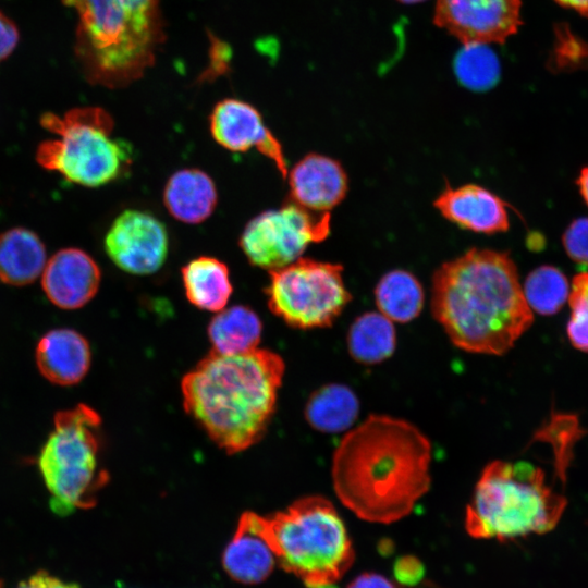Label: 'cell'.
Returning a JSON list of instances; mask_svg holds the SVG:
<instances>
[{
  "mask_svg": "<svg viewBox=\"0 0 588 588\" xmlns=\"http://www.w3.org/2000/svg\"><path fill=\"white\" fill-rule=\"evenodd\" d=\"M78 17L75 54L87 81L109 88L140 78L163 40L159 0H62Z\"/></svg>",
  "mask_w": 588,
  "mask_h": 588,
  "instance_id": "4",
  "label": "cell"
},
{
  "mask_svg": "<svg viewBox=\"0 0 588 588\" xmlns=\"http://www.w3.org/2000/svg\"><path fill=\"white\" fill-rule=\"evenodd\" d=\"M261 332L260 318L244 305L223 308L208 326L211 351L220 354H238L257 348Z\"/></svg>",
  "mask_w": 588,
  "mask_h": 588,
  "instance_id": "23",
  "label": "cell"
},
{
  "mask_svg": "<svg viewBox=\"0 0 588 588\" xmlns=\"http://www.w3.org/2000/svg\"><path fill=\"white\" fill-rule=\"evenodd\" d=\"M47 260L45 244L34 231L15 226L0 234V282L30 284L42 273Z\"/></svg>",
  "mask_w": 588,
  "mask_h": 588,
  "instance_id": "20",
  "label": "cell"
},
{
  "mask_svg": "<svg viewBox=\"0 0 588 588\" xmlns=\"http://www.w3.org/2000/svg\"><path fill=\"white\" fill-rule=\"evenodd\" d=\"M359 414V401L345 384L330 383L316 390L305 406V418L316 430L336 433L350 429Z\"/></svg>",
  "mask_w": 588,
  "mask_h": 588,
  "instance_id": "22",
  "label": "cell"
},
{
  "mask_svg": "<svg viewBox=\"0 0 588 588\" xmlns=\"http://www.w3.org/2000/svg\"><path fill=\"white\" fill-rule=\"evenodd\" d=\"M567 255L577 264L588 266V218L574 220L563 235Z\"/></svg>",
  "mask_w": 588,
  "mask_h": 588,
  "instance_id": "30",
  "label": "cell"
},
{
  "mask_svg": "<svg viewBox=\"0 0 588 588\" xmlns=\"http://www.w3.org/2000/svg\"><path fill=\"white\" fill-rule=\"evenodd\" d=\"M431 453L429 439L412 422L369 415L350 429L333 453L334 492L363 520L397 522L430 489Z\"/></svg>",
  "mask_w": 588,
  "mask_h": 588,
  "instance_id": "1",
  "label": "cell"
},
{
  "mask_svg": "<svg viewBox=\"0 0 588 588\" xmlns=\"http://www.w3.org/2000/svg\"><path fill=\"white\" fill-rule=\"evenodd\" d=\"M103 246L118 268L131 274L147 275L163 266L169 235L166 225L154 215L127 209L111 223Z\"/></svg>",
  "mask_w": 588,
  "mask_h": 588,
  "instance_id": "11",
  "label": "cell"
},
{
  "mask_svg": "<svg viewBox=\"0 0 588 588\" xmlns=\"http://www.w3.org/2000/svg\"><path fill=\"white\" fill-rule=\"evenodd\" d=\"M284 368L283 359L269 350L210 351L182 379L185 412L225 452L244 451L269 426Z\"/></svg>",
  "mask_w": 588,
  "mask_h": 588,
  "instance_id": "3",
  "label": "cell"
},
{
  "mask_svg": "<svg viewBox=\"0 0 588 588\" xmlns=\"http://www.w3.org/2000/svg\"><path fill=\"white\" fill-rule=\"evenodd\" d=\"M346 588H395L384 576L377 573H364L354 578Z\"/></svg>",
  "mask_w": 588,
  "mask_h": 588,
  "instance_id": "34",
  "label": "cell"
},
{
  "mask_svg": "<svg viewBox=\"0 0 588 588\" xmlns=\"http://www.w3.org/2000/svg\"><path fill=\"white\" fill-rule=\"evenodd\" d=\"M522 289L530 309L541 315L556 314L569 295L566 277L552 266H541L532 270Z\"/></svg>",
  "mask_w": 588,
  "mask_h": 588,
  "instance_id": "26",
  "label": "cell"
},
{
  "mask_svg": "<svg viewBox=\"0 0 588 588\" xmlns=\"http://www.w3.org/2000/svg\"><path fill=\"white\" fill-rule=\"evenodd\" d=\"M101 272L86 252L69 247L46 262L41 286L48 299L62 309H77L89 303L100 286Z\"/></svg>",
  "mask_w": 588,
  "mask_h": 588,
  "instance_id": "14",
  "label": "cell"
},
{
  "mask_svg": "<svg viewBox=\"0 0 588 588\" xmlns=\"http://www.w3.org/2000/svg\"><path fill=\"white\" fill-rule=\"evenodd\" d=\"M269 309L297 329L330 327L351 302L339 264L301 257L269 271Z\"/></svg>",
  "mask_w": 588,
  "mask_h": 588,
  "instance_id": "9",
  "label": "cell"
},
{
  "mask_svg": "<svg viewBox=\"0 0 588 588\" xmlns=\"http://www.w3.org/2000/svg\"><path fill=\"white\" fill-rule=\"evenodd\" d=\"M36 365L49 382L74 385L89 370L91 352L88 341L77 331L59 328L48 331L37 343Z\"/></svg>",
  "mask_w": 588,
  "mask_h": 588,
  "instance_id": "17",
  "label": "cell"
},
{
  "mask_svg": "<svg viewBox=\"0 0 588 588\" xmlns=\"http://www.w3.org/2000/svg\"><path fill=\"white\" fill-rule=\"evenodd\" d=\"M257 522L280 566L308 588L334 585L354 562L344 522L323 497L301 498L270 516L257 514Z\"/></svg>",
  "mask_w": 588,
  "mask_h": 588,
  "instance_id": "6",
  "label": "cell"
},
{
  "mask_svg": "<svg viewBox=\"0 0 588 588\" xmlns=\"http://www.w3.org/2000/svg\"><path fill=\"white\" fill-rule=\"evenodd\" d=\"M395 346L396 333L393 321L379 311L364 313L348 329V353L360 364H379L394 353Z\"/></svg>",
  "mask_w": 588,
  "mask_h": 588,
  "instance_id": "25",
  "label": "cell"
},
{
  "mask_svg": "<svg viewBox=\"0 0 588 588\" xmlns=\"http://www.w3.org/2000/svg\"><path fill=\"white\" fill-rule=\"evenodd\" d=\"M289 199L316 212H329L346 196L348 181L342 164L310 152L287 171Z\"/></svg>",
  "mask_w": 588,
  "mask_h": 588,
  "instance_id": "15",
  "label": "cell"
},
{
  "mask_svg": "<svg viewBox=\"0 0 588 588\" xmlns=\"http://www.w3.org/2000/svg\"><path fill=\"white\" fill-rule=\"evenodd\" d=\"M568 301L572 315L567 336L575 348L588 352V272L574 277Z\"/></svg>",
  "mask_w": 588,
  "mask_h": 588,
  "instance_id": "29",
  "label": "cell"
},
{
  "mask_svg": "<svg viewBox=\"0 0 588 588\" xmlns=\"http://www.w3.org/2000/svg\"><path fill=\"white\" fill-rule=\"evenodd\" d=\"M275 555L259 529L257 514L245 512L222 554L228 575L242 584H258L272 572Z\"/></svg>",
  "mask_w": 588,
  "mask_h": 588,
  "instance_id": "18",
  "label": "cell"
},
{
  "mask_svg": "<svg viewBox=\"0 0 588 588\" xmlns=\"http://www.w3.org/2000/svg\"><path fill=\"white\" fill-rule=\"evenodd\" d=\"M567 501L546 483L540 467L525 461L486 465L465 513V529L476 539L507 540L553 529Z\"/></svg>",
  "mask_w": 588,
  "mask_h": 588,
  "instance_id": "5",
  "label": "cell"
},
{
  "mask_svg": "<svg viewBox=\"0 0 588 588\" xmlns=\"http://www.w3.org/2000/svg\"><path fill=\"white\" fill-rule=\"evenodd\" d=\"M38 468L56 514L64 516L95 506L109 481L101 462L99 414L84 403L57 412L38 456Z\"/></svg>",
  "mask_w": 588,
  "mask_h": 588,
  "instance_id": "7",
  "label": "cell"
},
{
  "mask_svg": "<svg viewBox=\"0 0 588 588\" xmlns=\"http://www.w3.org/2000/svg\"><path fill=\"white\" fill-rule=\"evenodd\" d=\"M560 5L588 16V0H554Z\"/></svg>",
  "mask_w": 588,
  "mask_h": 588,
  "instance_id": "35",
  "label": "cell"
},
{
  "mask_svg": "<svg viewBox=\"0 0 588 588\" xmlns=\"http://www.w3.org/2000/svg\"><path fill=\"white\" fill-rule=\"evenodd\" d=\"M581 195L588 205V167H585L577 180Z\"/></svg>",
  "mask_w": 588,
  "mask_h": 588,
  "instance_id": "36",
  "label": "cell"
},
{
  "mask_svg": "<svg viewBox=\"0 0 588 588\" xmlns=\"http://www.w3.org/2000/svg\"><path fill=\"white\" fill-rule=\"evenodd\" d=\"M581 433L575 416L552 414L550 420L534 434L532 441L548 442L552 445L555 469L561 480L565 479L573 445Z\"/></svg>",
  "mask_w": 588,
  "mask_h": 588,
  "instance_id": "28",
  "label": "cell"
},
{
  "mask_svg": "<svg viewBox=\"0 0 588 588\" xmlns=\"http://www.w3.org/2000/svg\"><path fill=\"white\" fill-rule=\"evenodd\" d=\"M218 193L212 179L196 168L174 172L163 189V204L169 213L187 224L207 220L216 209Z\"/></svg>",
  "mask_w": 588,
  "mask_h": 588,
  "instance_id": "19",
  "label": "cell"
},
{
  "mask_svg": "<svg viewBox=\"0 0 588 588\" xmlns=\"http://www.w3.org/2000/svg\"><path fill=\"white\" fill-rule=\"evenodd\" d=\"M0 588H2V583L0 581Z\"/></svg>",
  "mask_w": 588,
  "mask_h": 588,
  "instance_id": "39",
  "label": "cell"
},
{
  "mask_svg": "<svg viewBox=\"0 0 588 588\" xmlns=\"http://www.w3.org/2000/svg\"><path fill=\"white\" fill-rule=\"evenodd\" d=\"M20 33L16 24L0 11V63L16 48Z\"/></svg>",
  "mask_w": 588,
  "mask_h": 588,
  "instance_id": "32",
  "label": "cell"
},
{
  "mask_svg": "<svg viewBox=\"0 0 588 588\" xmlns=\"http://www.w3.org/2000/svg\"><path fill=\"white\" fill-rule=\"evenodd\" d=\"M422 588H438V587L433 585H425Z\"/></svg>",
  "mask_w": 588,
  "mask_h": 588,
  "instance_id": "38",
  "label": "cell"
},
{
  "mask_svg": "<svg viewBox=\"0 0 588 588\" xmlns=\"http://www.w3.org/2000/svg\"><path fill=\"white\" fill-rule=\"evenodd\" d=\"M396 579L403 585H415L424 575V566L415 556H402L394 564Z\"/></svg>",
  "mask_w": 588,
  "mask_h": 588,
  "instance_id": "31",
  "label": "cell"
},
{
  "mask_svg": "<svg viewBox=\"0 0 588 588\" xmlns=\"http://www.w3.org/2000/svg\"><path fill=\"white\" fill-rule=\"evenodd\" d=\"M399 1L402 2V3L412 4V3H418V2H421V1H425V0H399Z\"/></svg>",
  "mask_w": 588,
  "mask_h": 588,
  "instance_id": "37",
  "label": "cell"
},
{
  "mask_svg": "<svg viewBox=\"0 0 588 588\" xmlns=\"http://www.w3.org/2000/svg\"><path fill=\"white\" fill-rule=\"evenodd\" d=\"M16 588H81V586L65 581L46 571H39L21 581Z\"/></svg>",
  "mask_w": 588,
  "mask_h": 588,
  "instance_id": "33",
  "label": "cell"
},
{
  "mask_svg": "<svg viewBox=\"0 0 588 588\" xmlns=\"http://www.w3.org/2000/svg\"><path fill=\"white\" fill-rule=\"evenodd\" d=\"M431 313L456 347L485 355L505 354L534 321L513 259L487 248L434 271Z\"/></svg>",
  "mask_w": 588,
  "mask_h": 588,
  "instance_id": "2",
  "label": "cell"
},
{
  "mask_svg": "<svg viewBox=\"0 0 588 588\" xmlns=\"http://www.w3.org/2000/svg\"><path fill=\"white\" fill-rule=\"evenodd\" d=\"M330 226V212L311 211L289 199L250 219L238 244L253 266L271 271L301 258L310 244L324 241Z\"/></svg>",
  "mask_w": 588,
  "mask_h": 588,
  "instance_id": "10",
  "label": "cell"
},
{
  "mask_svg": "<svg viewBox=\"0 0 588 588\" xmlns=\"http://www.w3.org/2000/svg\"><path fill=\"white\" fill-rule=\"evenodd\" d=\"M455 74L465 87L485 90L500 76V63L495 53L483 44L463 45L454 62Z\"/></svg>",
  "mask_w": 588,
  "mask_h": 588,
  "instance_id": "27",
  "label": "cell"
},
{
  "mask_svg": "<svg viewBox=\"0 0 588 588\" xmlns=\"http://www.w3.org/2000/svg\"><path fill=\"white\" fill-rule=\"evenodd\" d=\"M433 205L445 219L476 233L494 234L510 228L506 203L480 185H448Z\"/></svg>",
  "mask_w": 588,
  "mask_h": 588,
  "instance_id": "16",
  "label": "cell"
},
{
  "mask_svg": "<svg viewBox=\"0 0 588 588\" xmlns=\"http://www.w3.org/2000/svg\"><path fill=\"white\" fill-rule=\"evenodd\" d=\"M181 274L191 304L213 313L225 308L233 286L224 262L215 257L199 256L183 266Z\"/></svg>",
  "mask_w": 588,
  "mask_h": 588,
  "instance_id": "21",
  "label": "cell"
},
{
  "mask_svg": "<svg viewBox=\"0 0 588 588\" xmlns=\"http://www.w3.org/2000/svg\"><path fill=\"white\" fill-rule=\"evenodd\" d=\"M41 126L57 135L36 149L39 166L70 183L99 187L121 179L132 164V147L111 137L114 122L100 107H79L59 117L45 112Z\"/></svg>",
  "mask_w": 588,
  "mask_h": 588,
  "instance_id": "8",
  "label": "cell"
},
{
  "mask_svg": "<svg viewBox=\"0 0 588 588\" xmlns=\"http://www.w3.org/2000/svg\"><path fill=\"white\" fill-rule=\"evenodd\" d=\"M522 0H437L434 24L463 45L503 44L522 25Z\"/></svg>",
  "mask_w": 588,
  "mask_h": 588,
  "instance_id": "12",
  "label": "cell"
},
{
  "mask_svg": "<svg viewBox=\"0 0 588 588\" xmlns=\"http://www.w3.org/2000/svg\"><path fill=\"white\" fill-rule=\"evenodd\" d=\"M375 302L379 313L391 321L406 323L421 313L425 294L413 273L395 269L383 274L377 283Z\"/></svg>",
  "mask_w": 588,
  "mask_h": 588,
  "instance_id": "24",
  "label": "cell"
},
{
  "mask_svg": "<svg viewBox=\"0 0 588 588\" xmlns=\"http://www.w3.org/2000/svg\"><path fill=\"white\" fill-rule=\"evenodd\" d=\"M209 128L212 138L223 148L235 152L255 148L271 159L281 175L286 177L287 163L282 145L250 103L234 98L219 101L210 113Z\"/></svg>",
  "mask_w": 588,
  "mask_h": 588,
  "instance_id": "13",
  "label": "cell"
}]
</instances>
